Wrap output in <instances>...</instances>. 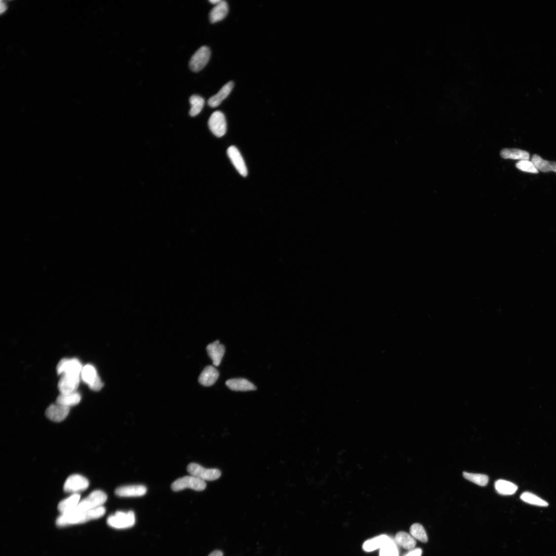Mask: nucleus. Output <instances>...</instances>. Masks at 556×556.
Segmentation results:
<instances>
[{
    "instance_id": "obj_1",
    "label": "nucleus",
    "mask_w": 556,
    "mask_h": 556,
    "mask_svg": "<svg viewBox=\"0 0 556 556\" xmlns=\"http://www.w3.org/2000/svg\"><path fill=\"white\" fill-rule=\"evenodd\" d=\"M106 513L103 506L84 512H70L62 514L57 519L56 524L60 527L83 523L102 517Z\"/></svg>"
},
{
    "instance_id": "obj_2",
    "label": "nucleus",
    "mask_w": 556,
    "mask_h": 556,
    "mask_svg": "<svg viewBox=\"0 0 556 556\" xmlns=\"http://www.w3.org/2000/svg\"><path fill=\"white\" fill-rule=\"evenodd\" d=\"M107 499V495L101 490H95L80 501L76 509L70 512H84L103 506ZM70 513V512H69Z\"/></svg>"
},
{
    "instance_id": "obj_3",
    "label": "nucleus",
    "mask_w": 556,
    "mask_h": 556,
    "mask_svg": "<svg viewBox=\"0 0 556 556\" xmlns=\"http://www.w3.org/2000/svg\"><path fill=\"white\" fill-rule=\"evenodd\" d=\"M136 523V517L134 512L127 513L117 512L115 515L109 516L107 523L111 527L118 529H126L134 526Z\"/></svg>"
},
{
    "instance_id": "obj_4",
    "label": "nucleus",
    "mask_w": 556,
    "mask_h": 556,
    "mask_svg": "<svg viewBox=\"0 0 556 556\" xmlns=\"http://www.w3.org/2000/svg\"><path fill=\"white\" fill-rule=\"evenodd\" d=\"M206 483L192 476H186L177 479L172 483L171 488L174 491L178 492L185 489H191L196 491H201L206 488Z\"/></svg>"
},
{
    "instance_id": "obj_5",
    "label": "nucleus",
    "mask_w": 556,
    "mask_h": 556,
    "mask_svg": "<svg viewBox=\"0 0 556 556\" xmlns=\"http://www.w3.org/2000/svg\"><path fill=\"white\" fill-rule=\"evenodd\" d=\"M187 471L191 476L204 481L215 480L219 479L222 474L219 469L205 468L196 463L189 464L187 467Z\"/></svg>"
},
{
    "instance_id": "obj_6",
    "label": "nucleus",
    "mask_w": 556,
    "mask_h": 556,
    "mask_svg": "<svg viewBox=\"0 0 556 556\" xmlns=\"http://www.w3.org/2000/svg\"><path fill=\"white\" fill-rule=\"evenodd\" d=\"M211 57V51L207 46H203L191 57L189 63L192 71L197 72L207 65Z\"/></svg>"
},
{
    "instance_id": "obj_7",
    "label": "nucleus",
    "mask_w": 556,
    "mask_h": 556,
    "mask_svg": "<svg viewBox=\"0 0 556 556\" xmlns=\"http://www.w3.org/2000/svg\"><path fill=\"white\" fill-rule=\"evenodd\" d=\"M209 127L217 137L224 136L227 131V122L225 115L220 111H216L210 116L208 121Z\"/></svg>"
},
{
    "instance_id": "obj_8",
    "label": "nucleus",
    "mask_w": 556,
    "mask_h": 556,
    "mask_svg": "<svg viewBox=\"0 0 556 556\" xmlns=\"http://www.w3.org/2000/svg\"><path fill=\"white\" fill-rule=\"evenodd\" d=\"M80 362L77 358H64L60 360L57 366V372L59 374H70L80 376L82 369Z\"/></svg>"
},
{
    "instance_id": "obj_9",
    "label": "nucleus",
    "mask_w": 556,
    "mask_h": 556,
    "mask_svg": "<svg viewBox=\"0 0 556 556\" xmlns=\"http://www.w3.org/2000/svg\"><path fill=\"white\" fill-rule=\"evenodd\" d=\"M89 485L88 480L82 476L72 475L66 480L64 489L65 492L77 493L87 489Z\"/></svg>"
},
{
    "instance_id": "obj_10",
    "label": "nucleus",
    "mask_w": 556,
    "mask_h": 556,
    "mask_svg": "<svg viewBox=\"0 0 556 556\" xmlns=\"http://www.w3.org/2000/svg\"><path fill=\"white\" fill-rule=\"evenodd\" d=\"M80 383V376L63 374L58 382V389L62 394L77 392Z\"/></svg>"
},
{
    "instance_id": "obj_11",
    "label": "nucleus",
    "mask_w": 556,
    "mask_h": 556,
    "mask_svg": "<svg viewBox=\"0 0 556 556\" xmlns=\"http://www.w3.org/2000/svg\"><path fill=\"white\" fill-rule=\"evenodd\" d=\"M227 155L239 174L243 177L247 176L248 171L246 164L238 149L234 146L229 147L227 150Z\"/></svg>"
},
{
    "instance_id": "obj_12",
    "label": "nucleus",
    "mask_w": 556,
    "mask_h": 556,
    "mask_svg": "<svg viewBox=\"0 0 556 556\" xmlns=\"http://www.w3.org/2000/svg\"><path fill=\"white\" fill-rule=\"evenodd\" d=\"M146 486L140 485H128L118 488L115 494L119 497H140L146 494Z\"/></svg>"
},
{
    "instance_id": "obj_13",
    "label": "nucleus",
    "mask_w": 556,
    "mask_h": 556,
    "mask_svg": "<svg viewBox=\"0 0 556 556\" xmlns=\"http://www.w3.org/2000/svg\"><path fill=\"white\" fill-rule=\"evenodd\" d=\"M70 407L57 403L52 404L46 410V417L51 420L59 422L64 420L68 416Z\"/></svg>"
},
{
    "instance_id": "obj_14",
    "label": "nucleus",
    "mask_w": 556,
    "mask_h": 556,
    "mask_svg": "<svg viewBox=\"0 0 556 556\" xmlns=\"http://www.w3.org/2000/svg\"><path fill=\"white\" fill-rule=\"evenodd\" d=\"M206 349L209 357L213 361V365L219 366L225 353V346L220 344L219 341H216L209 344Z\"/></svg>"
},
{
    "instance_id": "obj_15",
    "label": "nucleus",
    "mask_w": 556,
    "mask_h": 556,
    "mask_svg": "<svg viewBox=\"0 0 556 556\" xmlns=\"http://www.w3.org/2000/svg\"><path fill=\"white\" fill-rule=\"evenodd\" d=\"M226 385L230 390L234 391L247 392L257 390L256 386L243 378L228 380L226 382Z\"/></svg>"
},
{
    "instance_id": "obj_16",
    "label": "nucleus",
    "mask_w": 556,
    "mask_h": 556,
    "mask_svg": "<svg viewBox=\"0 0 556 556\" xmlns=\"http://www.w3.org/2000/svg\"><path fill=\"white\" fill-rule=\"evenodd\" d=\"M219 377V372L214 367L208 366L202 371L199 377V382L204 386L214 385Z\"/></svg>"
},
{
    "instance_id": "obj_17",
    "label": "nucleus",
    "mask_w": 556,
    "mask_h": 556,
    "mask_svg": "<svg viewBox=\"0 0 556 556\" xmlns=\"http://www.w3.org/2000/svg\"><path fill=\"white\" fill-rule=\"evenodd\" d=\"M234 87V83L233 81H229L226 83L218 93L209 99L208 102L209 106L212 108L219 106L231 93Z\"/></svg>"
},
{
    "instance_id": "obj_18",
    "label": "nucleus",
    "mask_w": 556,
    "mask_h": 556,
    "mask_svg": "<svg viewBox=\"0 0 556 556\" xmlns=\"http://www.w3.org/2000/svg\"><path fill=\"white\" fill-rule=\"evenodd\" d=\"M392 539L386 535H381L367 540L364 542L362 548L367 552H370L381 549Z\"/></svg>"
},
{
    "instance_id": "obj_19",
    "label": "nucleus",
    "mask_w": 556,
    "mask_h": 556,
    "mask_svg": "<svg viewBox=\"0 0 556 556\" xmlns=\"http://www.w3.org/2000/svg\"><path fill=\"white\" fill-rule=\"evenodd\" d=\"M228 11L227 3L225 1H221L211 10L209 15L210 22L215 23L223 20L228 15Z\"/></svg>"
},
{
    "instance_id": "obj_20",
    "label": "nucleus",
    "mask_w": 556,
    "mask_h": 556,
    "mask_svg": "<svg viewBox=\"0 0 556 556\" xmlns=\"http://www.w3.org/2000/svg\"><path fill=\"white\" fill-rule=\"evenodd\" d=\"M80 495L78 493H75L69 498L60 502L58 507L59 511L62 514L68 513L76 509L80 502Z\"/></svg>"
},
{
    "instance_id": "obj_21",
    "label": "nucleus",
    "mask_w": 556,
    "mask_h": 556,
    "mask_svg": "<svg viewBox=\"0 0 556 556\" xmlns=\"http://www.w3.org/2000/svg\"><path fill=\"white\" fill-rule=\"evenodd\" d=\"M415 540L410 534L409 535L405 532L401 531L396 535L395 541L397 545L410 551L415 549L416 545Z\"/></svg>"
},
{
    "instance_id": "obj_22",
    "label": "nucleus",
    "mask_w": 556,
    "mask_h": 556,
    "mask_svg": "<svg viewBox=\"0 0 556 556\" xmlns=\"http://www.w3.org/2000/svg\"><path fill=\"white\" fill-rule=\"evenodd\" d=\"M501 156L504 159L513 160H529L530 155L528 152L519 149H505L501 152Z\"/></svg>"
},
{
    "instance_id": "obj_23",
    "label": "nucleus",
    "mask_w": 556,
    "mask_h": 556,
    "mask_svg": "<svg viewBox=\"0 0 556 556\" xmlns=\"http://www.w3.org/2000/svg\"><path fill=\"white\" fill-rule=\"evenodd\" d=\"M531 161L534 164L538 171L547 173L553 171L556 173V162L543 159L538 155H534L532 157Z\"/></svg>"
},
{
    "instance_id": "obj_24",
    "label": "nucleus",
    "mask_w": 556,
    "mask_h": 556,
    "mask_svg": "<svg viewBox=\"0 0 556 556\" xmlns=\"http://www.w3.org/2000/svg\"><path fill=\"white\" fill-rule=\"evenodd\" d=\"M80 400V395L78 392H75L67 394H60L57 398L56 403L70 407L78 404Z\"/></svg>"
},
{
    "instance_id": "obj_25",
    "label": "nucleus",
    "mask_w": 556,
    "mask_h": 556,
    "mask_svg": "<svg viewBox=\"0 0 556 556\" xmlns=\"http://www.w3.org/2000/svg\"><path fill=\"white\" fill-rule=\"evenodd\" d=\"M495 488L500 494L510 495L515 493L518 487L515 483L512 482L500 479L495 482Z\"/></svg>"
},
{
    "instance_id": "obj_26",
    "label": "nucleus",
    "mask_w": 556,
    "mask_h": 556,
    "mask_svg": "<svg viewBox=\"0 0 556 556\" xmlns=\"http://www.w3.org/2000/svg\"><path fill=\"white\" fill-rule=\"evenodd\" d=\"M80 376L82 380L88 386L99 377L96 369L90 364L83 367Z\"/></svg>"
},
{
    "instance_id": "obj_27",
    "label": "nucleus",
    "mask_w": 556,
    "mask_h": 556,
    "mask_svg": "<svg viewBox=\"0 0 556 556\" xmlns=\"http://www.w3.org/2000/svg\"><path fill=\"white\" fill-rule=\"evenodd\" d=\"M190 103L191 105L190 115L193 117L198 116L201 112L204 106V99L199 95H193L190 98Z\"/></svg>"
},
{
    "instance_id": "obj_28",
    "label": "nucleus",
    "mask_w": 556,
    "mask_h": 556,
    "mask_svg": "<svg viewBox=\"0 0 556 556\" xmlns=\"http://www.w3.org/2000/svg\"><path fill=\"white\" fill-rule=\"evenodd\" d=\"M520 499L524 502L530 505L541 507H547L549 506V503L547 502L542 500L541 498L537 496L536 495L529 492L523 493L521 495Z\"/></svg>"
},
{
    "instance_id": "obj_29",
    "label": "nucleus",
    "mask_w": 556,
    "mask_h": 556,
    "mask_svg": "<svg viewBox=\"0 0 556 556\" xmlns=\"http://www.w3.org/2000/svg\"><path fill=\"white\" fill-rule=\"evenodd\" d=\"M410 534L414 539L422 542L426 543L428 540L427 534L424 527L419 524L416 523L411 526Z\"/></svg>"
},
{
    "instance_id": "obj_30",
    "label": "nucleus",
    "mask_w": 556,
    "mask_h": 556,
    "mask_svg": "<svg viewBox=\"0 0 556 556\" xmlns=\"http://www.w3.org/2000/svg\"><path fill=\"white\" fill-rule=\"evenodd\" d=\"M464 478L480 486H485L488 484L489 477L484 475L475 474L465 472L463 473Z\"/></svg>"
},
{
    "instance_id": "obj_31",
    "label": "nucleus",
    "mask_w": 556,
    "mask_h": 556,
    "mask_svg": "<svg viewBox=\"0 0 556 556\" xmlns=\"http://www.w3.org/2000/svg\"><path fill=\"white\" fill-rule=\"evenodd\" d=\"M398 551L395 540L392 539L380 549L379 556H398Z\"/></svg>"
},
{
    "instance_id": "obj_32",
    "label": "nucleus",
    "mask_w": 556,
    "mask_h": 556,
    "mask_svg": "<svg viewBox=\"0 0 556 556\" xmlns=\"http://www.w3.org/2000/svg\"><path fill=\"white\" fill-rule=\"evenodd\" d=\"M516 167L518 170L525 172L533 174H537L539 172L533 162L529 160L519 161L516 163Z\"/></svg>"
},
{
    "instance_id": "obj_33",
    "label": "nucleus",
    "mask_w": 556,
    "mask_h": 556,
    "mask_svg": "<svg viewBox=\"0 0 556 556\" xmlns=\"http://www.w3.org/2000/svg\"><path fill=\"white\" fill-rule=\"evenodd\" d=\"M103 386L104 384L99 377L94 382L90 385L89 387L91 390L95 392H98L102 389Z\"/></svg>"
},
{
    "instance_id": "obj_34",
    "label": "nucleus",
    "mask_w": 556,
    "mask_h": 556,
    "mask_svg": "<svg viewBox=\"0 0 556 556\" xmlns=\"http://www.w3.org/2000/svg\"><path fill=\"white\" fill-rule=\"evenodd\" d=\"M422 550L420 549H414L404 555L403 556H421Z\"/></svg>"
},
{
    "instance_id": "obj_35",
    "label": "nucleus",
    "mask_w": 556,
    "mask_h": 556,
    "mask_svg": "<svg viewBox=\"0 0 556 556\" xmlns=\"http://www.w3.org/2000/svg\"><path fill=\"white\" fill-rule=\"evenodd\" d=\"M208 556H224L223 553L220 550H216L212 552Z\"/></svg>"
},
{
    "instance_id": "obj_36",
    "label": "nucleus",
    "mask_w": 556,
    "mask_h": 556,
    "mask_svg": "<svg viewBox=\"0 0 556 556\" xmlns=\"http://www.w3.org/2000/svg\"><path fill=\"white\" fill-rule=\"evenodd\" d=\"M222 0H210L209 2L215 5L218 4L221 2Z\"/></svg>"
}]
</instances>
